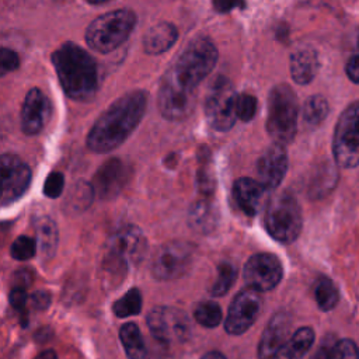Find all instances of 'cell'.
Masks as SVG:
<instances>
[{"mask_svg":"<svg viewBox=\"0 0 359 359\" xmlns=\"http://www.w3.org/2000/svg\"><path fill=\"white\" fill-rule=\"evenodd\" d=\"M146 108V91L133 90L121 95L94 122L87 135V147L94 153L116 149L136 129Z\"/></svg>","mask_w":359,"mask_h":359,"instance_id":"obj_1","label":"cell"},{"mask_svg":"<svg viewBox=\"0 0 359 359\" xmlns=\"http://www.w3.org/2000/svg\"><path fill=\"white\" fill-rule=\"evenodd\" d=\"M52 63L67 97L76 101L91 100L98 88L97 63L74 42H65L52 53Z\"/></svg>","mask_w":359,"mask_h":359,"instance_id":"obj_2","label":"cell"},{"mask_svg":"<svg viewBox=\"0 0 359 359\" xmlns=\"http://www.w3.org/2000/svg\"><path fill=\"white\" fill-rule=\"evenodd\" d=\"M216 62L217 49L215 43L208 38H196L165 72L164 79L195 93L199 83L213 70Z\"/></svg>","mask_w":359,"mask_h":359,"instance_id":"obj_3","label":"cell"},{"mask_svg":"<svg viewBox=\"0 0 359 359\" xmlns=\"http://www.w3.org/2000/svg\"><path fill=\"white\" fill-rule=\"evenodd\" d=\"M146 248L147 240L139 227L128 224L116 230L107 243L102 261V271L107 279L112 283L121 279L129 264L142 261Z\"/></svg>","mask_w":359,"mask_h":359,"instance_id":"obj_4","label":"cell"},{"mask_svg":"<svg viewBox=\"0 0 359 359\" xmlns=\"http://www.w3.org/2000/svg\"><path fill=\"white\" fill-rule=\"evenodd\" d=\"M299 104L292 87L287 84H276L268 97V135L280 144L290 143L297 130Z\"/></svg>","mask_w":359,"mask_h":359,"instance_id":"obj_5","label":"cell"},{"mask_svg":"<svg viewBox=\"0 0 359 359\" xmlns=\"http://www.w3.org/2000/svg\"><path fill=\"white\" fill-rule=\"evenodd\" d=\"M136 25V14L129 8H119L97 17L86 31L87 45L101 53L121 46Z\"/></svg>","mask_w":359,"mask_h":359,"instance_id":"obj_6","label":"cell"},{"mask_svg":"<svg viewBox=\"0 0 359 359\" xmlns=\"http://www.w3.org/2000/svg\"><path fill=\"white\" fill-rule=\"evenodd\" d=\"M266 231L280 243H292L302 230V210L293 195L280 192L269 199L264 213Z\"/></svg>","mask_w":359,"mask_h":359,"instance_id":"obj_7","label":"cell"},{"mask_svg":"<svg viewBox=\"0 0 359 359\" xmlns=\"http://www.w3.org/2000/svg\"><path fill=\"white\" fill-rule=\"evenodd\" d=\"M236 90L231 81L224 76H217L212 80L205 97V115L208 123L219 132L231 129L237 119Z\"/></svg>","mask_w":359,"mask_h":359,"instance_id":"obj_8","label":"cell"},{"mask_svg":"<svg viewBox=\"0 0 359 359\" xmlns=\"http://www.w3.org/2000/svg\"><path fill=\"white\" fill-rule=\"evenodd\" d=\"M332 154L342 168L359 165V101L349 104L339 115L332 137Z\"/></svg>","mask_w":359,"mask_h":359,"instance_id":"obj_9","label":"cell"},{"mask_svg":"<svg viewBox=\"0 0 359 359\" xmlns=\"http://www.w3.org/2000/svg\"><path fill=\"white\" fill-rule=\"evenodd\" d=\"M147 325L151 335L163 344H180L188 339L191 325L187 314L175 307L158 306L150 310Z\"/></svg>","mask_w":359,"mask_h":359,"instance_id":"obj_10","label":"cell"},{"mask_svg":"<svg viewBox=\"0 0 359 359\" xmlns=\"http://www.w3.org/2000/svg\"><path fill=\"white\" fill-rule=\"evenodd\" d=\"M194 245L185 241H170L160 247L151 262V273L160 280H172L182 276L191 266Z\"/></svg>","mask_w":359,"mask_h":359,"instance_id":"obj_11","label":"cell"},{"mask_svg":"<svg viewBox=\"0 0 359 359\" xmlns=\"http://www.w3.org/2000/svg\"><path fill=\"white\" fill-rule=\"evenodd\" d=\"M262 307V297L258 290L247 287L241 290L231 302L224 328L231 335H241L257 321Z\"/></svg>","mask_w":359,"mask_h":359,"instance_id":"obj_12","label":"cell"},{"mask_svg":"<svg viewBox=\"0 0 359 359\" xmlns=\"http://www.w3.org/2000/svg\"><path fill=\"white\" fill-rule=\"evenodd\" d=\"M283 268L280 261L268 252L252 255L244 265L243 276L248 287L258 292L273 289L282 279Z\"/></svg>","mask_w":359,"mask_h":359,"instance_id":"obj_13","label":"cell"},{"mask_svg":"<svg viewBox=\"0 0 359 359\" xmlns=\"http://www.w3.org/2000/svg\"><path fill=\"white\" fill-rule=\"evenodd\" d=\"M1 165V205L7 206L21 198L29 187L32 174L29 167L14 154H3Z\"/></svg>","mask_w":359,"mask_h":359,"instance_id":"obj_14","label":"cell"},{"mask_svg":"<svg viewBox=\"0 0 359 359\" xmlns=\"http://www.w3.org/2000/svg\"><path fill=\"white\" fill-rule=\"evenodd\" d=\"M195 93L181 88L170 80H161L158 90V109L165 119L181 121L185 119L195 107Z\"/></svg>","mask_w":359,"mask_h":359,"instance_id":"obj_15","label":"cell"},{"mask_svg":"<svg viewBox=\"0 0 359 359\" xmlns=\"http://www.w3.org/2000/svg\"><path fill=\"white\" fill-rule=\"evenodd\" d=\"M287 171V153L285 144L273 142L265 149L257 161L258 181L268 189H275Z\"/></svg>","mask_w":359,"mask_h":359,"instance_id":"obj_16","label":"cell"},{"mask_svg":"<svg viewBox=\"0 0 359 359\" xmlns=\"http://www.w3.org/2000/svg\"><path fill=\"white\" fill-rule=\"evenodd\" d=\"M52 114V104L49 98L39 90L31 88L22 102L21 108V129L25 135H36L48 123Z\"/></svg>","mask_w":359,"mask_h":359,"instance_id":"obj_17","label":"cell"},{"mask_svg":"<svg viewBox=\"0 0 359 359\" xmlns=\"http://www.w3.org/2000/svg\"><path fill=\"white\" fill-rule=\"evenodd\" d=\"M130 177V168L121 158L107 160L95 172L93 187L100 198L109 199L116 196Z\"/></svg>","mask_w":359,"mask_h":359,"instance_id":"obj_18","label":"cell"},{"mask_svg":"<svg viewBox=\"0 0 359 359\" xmlns=\"http://www.w3.org/2000/svg\"><path fill=\"white\" fill-rule=\"evenodd\" d=\"M292 320L286 313H276L265 327L258 344L259 359H275L279 349L290 338Z\"/></svg>","mask_w":359,"mask_h":359,"instance_id":"obj_19","label":"cell"},{"mask_svg":"<svg viewBox=\"0 0 359 359\" xmlns=\"http://www.w3.org/2000/svg\"><path fill=\"white\" fill-rule=\"evenodd\" d=\"M266 192L268 189L258 180L248 177L236 180L233 185V196L237 202V206L250 216H254L262 208Z\"/></svg>","mask_w":359,"mask_h":359,"instance_id":"obj_20","label":"cell"},{"mask_svg":"<svg viewBox=\"0 0 359 359\" xmlns=\"http://www.w3.org/2000/svg\"><path fill=\"white\" fill-rule=\"evenodd\" d=\"M320 67L318 55L310 46H300L290 55V76L297 84H309Z\"/></svg>","mask_w":359,"mask_h":359,"instance_id":"obj_21","label":"cell"},{"mask_svg":"<svg viewBox=\"0 0 359 359\" xmlns=\"http://www.w3.org/2000/svg\"><path fill=\"white\" fill-rule=\"evenodd\" d=\"M219 222V209L212 196H201L192 203L188 213L189 226L198 233L212 231Z\"/></svg>","mask_w":359,"mask_h":359,"instance_id":"obj_22","label":"cell"},{"mask_svg":"<svg viewBox=\"0 0 359 359\" xmlns=\"http://www.w3.org/2000/svg\"><path fill=\"white\" fill-rule=\"evenodd\" d=\"M178 38V29L171 22L153 25L143 36V49L149 55H160L168 50Z\"/></svg>","mask_w":359,"mask_h":359,"instance_id":"obj_23","label":"cell"},{"mask_svg":"<svg viewBox=\"0 0 359 359\" xmlns=\"http://www.w3.org/2000/svg\"><path fill=\"white\" fill-rule=\"evenodd\" d=\"M314 342V331L310 327L296 330L285 345L279 349L275 359H300L307 353Z\"/></svg>","mask_w":359,"mask_h":359,"instance_id":"obj_24","label":"cell"},{"mask_svg":"<svg viewBox=\"0 0 359 359\" xmlns=\"http://www.w3.org/2000/svg\"><path fill=\"white\" fill-rule=\"evenodd\" d=\"M35 233H36V243L42 257L45 258L53 257L57 247V238H59L56 223L48 216L38 217L35 220Z\"/></svg>","mask_w":359,"mask_h":359,"instance_id":"obj_25","label":"cell"},{"mask_svg":"<svg viewBox=\"0 0 359 359\" xmlns=\"http://www.w3.org/2000/svg\"><path fill=\"white\" fill-rule=\"evenodd\" d=\"M119 337L125 348V353L129 359H147L146 344L143 341L139 327L135 323H128L122 325Z\"/></svg>","mask_w":359,"mask_h":359,"instance_id":"obj_26","label":"cell"},{"mask_svg":"<svg viewBox=\"0 0 359 359\" xmlns=\"http://www.w3.org/2000/svg\"><path fill=\"white\" fill-rule=\"evenodd\" d=\"M310 359H359V351L351 339L323 344Z\"/></svg>","mask_w":359,"mask_h":359,"instance_id":"obj_27","label":"cell"},{"mask_svg":"<svg viewBox=\"0 0 359 359\" xmlns=\"http://www.w3.org/2000/svg\"><path fill=\"white\" fill-rule=\"evenodd\" d=\"M95 191L93 184L87 182V181H77L74 182V185L70 188L69 195L66 198V206L69 210L73 212H81L86 208H88V205H91L93 196H94Z\"/></svg>","mask_w":359,"mask_h":359,"instance_id":"obj_28","label":"cell"},{"mask_svg":"<svg viewBox=\"0 0 359 359\" xmlns=\"http://www.w3.org/2000/svg\"><path fill=\"white\" fill-rule=\"evenodd\" d=\"M196 187L201 196H212L215 192L216 181L213 168L210 167V154L209 150L205 149L203 153H199V167L196 174Z\"/></svg>","mask_w":359,"mask_h":359,"instance_id":"obj_29","label":"cell"},{"mask_svg":"<svg viewBox=\"0 0 359 359\" xmlns=\"http://www.w3.org/2000/svg\"><path fill=\"white\" fill-rule=\"evenodd\" d=\"M328 111L327 100L320 94H314L309 97L303 105V119L309 126H318L327 118Z\"/></svg>","mask_w":359,"mask_h":359,"instance_id":"obj_30","label":"cell"},{"mask_svg":"<svg viewBox=\"0 0 359 359\" xmlns=\"http://www.w3.org/2000/svg\"><path fill=\"white\" fill-rule=\"evenodd\" d=\"M314 297L323 311L334 309L339 300V293L334 282L328 278H320L314 287Z\"/></svg>","mask_w":359,"mask_h":359,"instance_id":"obj_31","label":"cell"},{"mask_svg":"<svg viewBox=\"0 0 359 359\" xmlns=\"http://www.w3.org/2000/svg\"><path fill=\"white\" fill-rule=\"evenodd\" d=\"M194 317L198 324L208 327V328H213L220 324V321L223 318V313L217 303L206 300V302H201L195 306Z\"/></svg>","mask_w":359,"mask_h":359,"instance_id":"obj_32","label":"cell"},{"mask_svg":"<svg viewBox=\"0 0 359 359\" xmlns=\"http://www.w3.org/2000/svg\"><path fill=\"white\" fill-rule=\"evenodd\" d=\"M112 310L116 317H129L139 314L142 310V294L139 289L133 287L128 290L121 299L114 303Z\"/></svg>","mask_w":359,"mask_h":359,"instance_id":"obj_33","label":"cell"},{"mask_svg":"<svg viewBox=\"0 0 359 359\" xmlns=\"http://www.w3.org/2000/svg\"><path fill=\"white\" fill-rule=\"evenodd\" d=\"M236 280V269L229 262H223L219 266V272H217V278L215 280V283L210 287V294L212 296H223L229 292V289L231 287V285Z\"/></svg>","mask_w":359,"mask_h":359,"instance_id":"obj_34","label":"cell"},{"mask_svg":"<svg viewBox=\"0 0 359 359\" xmlns=\"http://www.w3.org/2000/svg\"><path fill=\"white\" fill-rule=\"evenodd\" d=\"M36 247L38 243L35 238L28 236H20L13 241L10 247V254L17 261H27L35 255Z\"/></svg>","mask_w":359,"mask_h":359,"instance_id":"obj_35","label":"cell"},{"mask_svg":"<svg viewBox=\"0 0 359 359\" xmlns=\"http://www.w3.org/2000/svg\"><path fill=\"white\" fill-rule=\"evenodd\" d=\"M255 112H257V98L247 93L238 94L237 104H236L237 118L247 122L254 118Z\"/></svg>","mask_w":359,"mask_h":359,"instance_id":"obj_36","label":"cell"},{"mask_svg":"<svg viewBox=\"0 0 359 359\" xmlns=\"http://www.w3.org/2000/svg\"><path fill=\"white\" fill-rule=\"evenodd\" d=\"M63 188H65V177L62 172L59 171H52L46 180H45V184H43V194L50 198V199H55L57 196L62 195L63 192Z\"/></svg>","mask_w":359,"mask_h":359,"instance_id":"obj_37","label":"cell"},{"mask_svg":"<svg viewBox=\"0 0 359 359\" xmlns=\"http://www.w3.org/2000/svg\"><path fill=\"white\" fill-rule=\"evenodd\" d=\"M20 66V57L17 52L8 49V48H1L0 50V72L1 74H6L8 72H13L18 69Z\"/></svg>","mask_w":359,"mask_h":359,"instance_id":"obj_38","label":"cell"},{"mask_svg":"<svg viewBox=\"0 0 359 359\" xmlns=\"http://www.w3.org/2000/svg\"><path fill=\"white\" fill-rule=\"evenodd\" d=\"M346 76L353 81L359 84V32L356 35V43L352 55L349 56L346 66H345Z\"/></svg>","mask_w":359,"mask_h":359,"instance_id":"obj_39","label":"cell"},{"mask_svg":"<svg viewBox=\"0 0 359 359\" xmlns=\"http://www.w3.org/2000/svg\"><path fill=\"white\" fill-rule=\"evenodd\" d=\"M28 296L25 293L24 287L20 286H14L10 292V304L20 313L25 314V307L28 304Z\"/></svg>","mask_w":359,"mask_h":359,"instance_id":"obj_40","label":"cell"},{"mask_svg":"<svg viewBox=\"0 0 359 359\" xmlns=\"http://www.w3.org/2000/svg\"><path fill=\"white\" fill-rule=\"evenodd\" d=\"M212 4L217 13H229L234 8H244L245 0H212Z\"/></svg>","mask_w":359,"mask_h":359,"instance_id":"obj_41","label":"cell"},{"mask_svg":"<svg viewBox=\"0 0 359 359\" xmlns=\"http://www.w3.org/2000/svg\"><path fill=\"white\" fill-rule=\"evenodd\" d=\"M29 302L35 310H45L50 304V294L46 290H38L31 294Z\"/></svg>","mask_w":359,"mask_h":359,"instance_id":"obj_42","label":"cell"},{"mask_svg":"<svg viewBox=\"0 0 359 359\" xmlns=\"http://www.w3.org/2000/svg\"><path fill=\"white\" fill-rule=\"evenodd\" d=\"M34 359H57V356L52 349H48V351H42L41 353H38Z\"/></svg>","mask_w":359,"mask_h":359,"instance_id":"obj_43","label":"cell"},{"mask_svg":"<svg viewBox=\"0 0 359 359\" xmlns=\"http://www.w3.org/2000/svg\"><path fill=\"white\" fill-rule=\"evenodd\" d=\"M201 359H226V356L222 355V353L217 352V351H210V352L205 353Z\"/></svg>","mask_w":359,"mask_h":359,"instance_id":"obj_44","label":"cell"},{"mask_svg":"<svg viewBox=\"0 0 359 359\" xmlns=\"http://www.w3.org/2000/svg\"><path fill=\"white\" fill-rule=\"evenodd\" d=\"M86 1L91 3V4H100V3H105V1H109V0H86Z\"/></svg>","mask_w":359,"mask_h":359,"instance_id":"obj_45","label":"cell"}]
</instances>
